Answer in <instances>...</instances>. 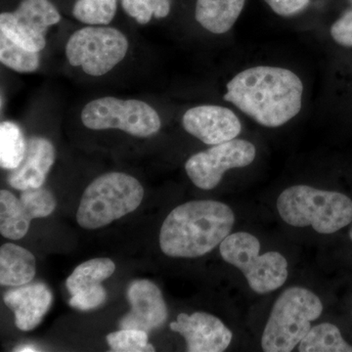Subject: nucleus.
Listing matches in <instances>:
<instances>
[{"label":"nucleus","instance_id":"b1692460","mask_svg":"<svg viewBox=\"0 0 352 352\" xmlns=\"http://www.w3.org/2000/svg\"><path fill=\"white\" fill-rule=\"evenodd\" d=\"M127 15L140 25H146L153 17L163 19L170 13L171 0H122Z\"/></svg>","mask_w":352,"mask_h":352},{"label":"nucleus","instance_id":"6e6552de","mask_svg":"<svg viewBox=\"0 0 352 352\" xmlns=\"http://www.w3.org/2000/svg\"><path fill=\"white\" fill-rule=\"evenodd\" d=\"M82 122L94 131L120 129L135 138H150L161 129L159 113L146 102L101 97L82 109Z\"/></svg>","mask_w":352,"mask_h":352},{"label":"nucleus","instance_id":"a211bd4d","mask_svg":"<svg viewBox=\"0 0 352 352\" xmlns=\"http://www.w3.org/2000/svg\"><path fill=\"white\" fill-rule=\"evenodd\" d=\"M34 254L20 245L4 244L0 248V284L19 287L29 284L36 276Z\"/></svg>","mask_w":352,"mask_h":352},{"label":"nucleus","instance_id":"ddd939ff","mask_svg":"<svg viewBox=\"0 0 352 352\" xmlns=\"http://www.w3.org/2000/svg\"><path fill=\"white\" fill-rule=\"evenodd\" d=\"M170 327L184 338L189 352L224 351L233 338L232 332L220 319L206 312L179 314Z\"/></svg>","mask_w":352,"mask_h":352},{"label":"nucleus","instance_id":"c756f323","mask_svg":"<svg viewBox=\"0 0 352 352\" xmlns=\"http://www.w3.org/2000/svg\"><path fill=\"white\" fill-rule=\"evenodd\" d=\"M349 237H351V240L352 241V226L351 230H349Z\"/></svg>","mask_w":352,"mask_h":352},{"label":"nucleus","instance_id":"4be33fe9","mask_svg":"<svg viewBox=\"0 0 352 352\" xmlns=\"http://www.w3.org/2000/svg\"><path fill=\"white\" fill-rule=\"evenodd\" d=\"M0 62L18 73H32L38 69V52L25 50L0 32Z\"/></svg>","mask_w":352,"mask_h":352},{"label":"nucleus","instance_id":"a878e982","mask_svg":"<svg viewBox=\"0 0 352 352\" xmlns=\"http://www.w3.org/2000/svg\"><path fill=\"white\" fill-rule=\"evenodd\" d=\"M106 298H107V293L100 284L91 287V288L83 289V291L78 292V293L72 296V298L69 300V305L72 307L76 308V309L87 311V310H91L100 307L101 305L105 302Z\"/></svg>","mask_w":352,"mask_h":352},{"label":"nucleus","instance_id":"5701e85b","mask_svg":"<svg viewBox=\"0 0 352 352\" xmlns=\"http://www.w3.org/2000/svg\"><path fill=\"white\" fill-rule=\"evenodd\" d=\"M118 0H76L73 16L89 25H107L115 18Z\"/></svg>","mask_w":352,"mask_h":352},{"label":"nucleus","instance_id":"9d476101","mask_svg":"<svg viewBox=\"0 0 352 352\" xmlns=\"http://www.w3.org/2000/svg\"><path fill=\"white\" fill-rule=\"evenodd\" d=\"M256 156L252 143L233 139L193 155L185 164V170L198 188L212 190L219 184L227 170L250 166Z\"/></svg>","mask_w":352,"mask_h":352},{"label":"nucleus","instance_id":"aec40b11","mask_svg":"<svg viewBox=\"0 0 352 352\" xmlns=\"http://www.w3.org/2000/svg\"><path fill=\"white\" fill-rule=\"evenodd\" d=\"M300 352H352L337 326L322 323L310 329L305 339L298 344Z\"/></svg>","mask_w":352,"mask_h":352},{"label":"nucleus","instance_id":"f257e3e1","mask_svg":"<svg viewBox=\"0 0 352 352\" xmlns=\"http://www.w3.org/2000/svg\"><path fill=\"white\" fill-rule=\"evenodd\" d=\"M226 88L224 100L263 126H284L302 110V82L288 69L252 67L234 76Z\"/></svg>","mask_w":352,"mask_h":352},{"label":"nucleus","instance_id":"bb28decb","mask_svg":"<svg viewBox=\"0 0 352 352\" xmlns=\"http://www.w3.org/2000/svg\"><path fill=\"white\" fill-rule=\"evenodd\" d=\"M333 41L342 46L352 47V9H349L331 27Z\"/></svg>","mask_w":352,"mask_h":352},{"label":"nucleus","instance_id":"dca6fc26","mask_svg":"<svg viewBox=\"0 0 352 352\" xmlns=\"http://www.w3.org/2000/svg\"><path fill=\"white\" fill-rule=\"evenodd\" d=\"M15 314V323L21 331L38 327L52 305L50 289L43 283H34L7 292L3 298Z\"/></svg>","mask_w":352,"mask_h":352},{"label":"nucleus","instance_id":"f3484780","mask_svg":"<svg viewBox=\"0 0 352 352\" xmlns=\"http://www.w3.org/2000/svg\"><path fill=\"white\" fill-rule=\"evenodd\" d=\"M245 2V0H196V21L212 34H226L237 22Z\"/></svg>","mask_w":352,"mask_h":352},{"label":"nucleus","instance_id":"1a4fd4ad","mask_svg":"<svg viewBox=\"0 0 352 352\" xmlns=\"http://www.w3.org/2000/svg\"><path fill=\"white\" fill-rule=\"evenodd\" d=\"M61 19L50 0H21L12 12L0 14V32L25 50L39 52L45 48L48 29Z\"/></svg>","mask_w":352,"mask_h":352},{"label":"nucleus","instance_id":"7ed1b4c3","mask_svg":"<svg viewBox=\"0 0 352 352\" xmlns=\"http://www.w3.org/2000/svg\"><path fill=\"white\" fill-rule=\"evenodd\" d=\"M277 210L287 224L312 226L316 232L333 234L352 222V200L337 191H326L308 185L284 190L277 200Z\"/></svg>","mask_w":352,"mask_h":352},{"label":"nucleus","instance_id":"4468645a","mask_svg":"<svg viewBox=\"0 0 352 352\" xmlns=\"http://www.w3.org/2000/svg\"><path fill=\"white\" fill-rule=\"evenodd\" d=\"M131 309L120 322V329L151 332L163 326L168 319V307L161 289L149 280L132 282L127 289Z\"/></svg>","mask_w":352,"mask_h":352},{"label":"nucleus","instance_id":"cd10ccee","mask_svg":"<svg viewBox=\"0 0 352 352\" xmlns=\"http://www.w3.org/2000/svg\"><path fill=\"white\" fill-rule=\"evenodd\" d=\"M265 2L277 15L289 17L305 10L310 0H265Z\"/></svg>","mask_w":352,"mask_h":352},{"label":"nucleus","instance_id":"f03ea898","mask_svg":"<svg viewBox=\"0 0 352 352\" xmlns=\"http://www.w3.org/2000/svg\"><path fill=\"white\" fill-rule=\"evenodd\" d=\"M234 222L233 210L221 201H187L164 219L160 232L161 250L171 258L205 256L230 235Z\"/></svg>","mask_w":352,"mask_h":352},{"label":"nucleus","instance_id":"412c9836","mask_svg":"<svg viewBox=\"0 0 352 352\" xmlns=\"http://www.w3.org/2000/svg\"><path fill=\"white\" fill-rule=\"evenodd\" d=\"M27 142L24 134L12 122H2L0 124V166L4 170L17 168L24 160Z\"/></svg>","mask_w":352,"mask_h":352},{"label":"nucleus","instance_id":"393cba45","mask_svg":"<svg viewBox=\"0 0 352 352\" xmlns=\"http://www.w3.org/2000/svg\"><path fill=\"white\" fill-rule=\"evenodd\" d=\"M107 342L111 351L116 352L155 351V347L148 342L147 333L134 329H120L119 332L109 333Z\"/></svg>","mask_w":352,"mask_h":352},{"label":"nucleus","instance_id":"39448f33","mask_svg":"<svg viewBox=\"0 0 352 352\" xmlns=\"http://www.w3.org/2000/svg\"><path fill=\"white\" fill-rule=\"evenodd\" d=\"M144 197L142 185L133 176L109 173L88 185L76 212L85 229H98L134 212Z\"/></svg>","mask_w":352,"mask_h":352},{"label":"nucleus","instance_id":"0eeeda50","mask_svg":"<svg viewBox=\"0 0 352 352\" xmlns=\"http://www.w3.org/2000/svg\"><path fill=\"white\" fill-rule=\"evenodd\" d=\"M129 41L119 30L87 25L69 36L66 44L67 59L92 76L106 75L126 57Z\"/></svg>","mask_w":352,"mask_h":352},{"label":"nucleus","instance_id":"2eb2a0df","mask_svg":"<svg viewBox=\"0 0 352 352\" xmlns=\"http://www.w3.org/2000/svg\"><path fill=\"white\" fill-rule=\"evenodd\" d=\"M56 152L47 139L32 138L27 142L24 160L8 176V183L14 189L25 191L39 188L54 164Z\"/></svg>","mask_w":352,"mask_h":352},{"label":"nucleus","instance_id":"6ab92c4d","mask_svg":"<svg viewBox=\"0 0 352 352\" xmlns=\"http://www.w3.org/2000/svg\"><path fill=\"white\" fill-rule=\"evenodd\" d=\"M116 270L115 263L110 258H94L85 261L74 270L67 279L66 286L72 296L83 289L100 285L112 276Z\"/></svg>","mask_w":352,"mask_h":352},{"label":"nucleus","instance_id":"c85d7f7f","mask_svg":"<svg viewBox=\"0 0 352 352\" xmlns=\"http://www.w3.org/2000/svg\"><path fill=\"white\" fill-rule=\"evenodd\" d=\"M15 351H21V352H30V351H39L38 347L34 346H31V344H25V346H21L16 347L14 349Z\"/></svg>","mask_w":352,"mask_h":352},{"label":"nucleus","instance_id":"20e7f679","mask_svg":"<svg viewBox=\"0 0 352 352\" xmlns=\"http://www.w3.org/2000/svg\"><path fill=\"white\" fill-rule=\"evenodd\" d=\"M322 311L323 305L314 292L302 287L285 289L273 305L264 328L261 337L263 351H293Z\"/></svg>","mask_w":352,"mask_h":352},{"label":"nucleus","instance_id":"f8f14e48","mask_svg":"<svg viewBox=\"0 0 352 352\" xmlns=\"http://www.w3.org/2000/svg\"><path fill=\"white\" fill-rule=\"evenodd\" d=\"M182 126L194 138L212 146L233 140L242 131L237 115L230 109L217 105L189 109L183 115Z\"/></svg>","mask_w":352,"mask_h":352},{"label":"nucleus","instance_id":"9b49d317","mask_svg":"<svg viewBox=\"0 0 352 352\" xmlns=\"http://www.w3.org/2000/svg\"><path fill=\"white\" fill-rule=\"evenodd\" d=\"M56 200L48 190L28 189L21 198L7 190L0 191V233L7 239L19 240L29 231L32 219L52 214Z\"/></svg>","mask_w":352,"mask_h":352},{"label":"nucleus","instance_id":"423d86ee","mask_svg":"<svg viewBox=\"0 0 352 352\" xmlns=\"http://www.w3.org/2000/svg\"><path fill=\"white\" fill-rule=\"evenodd\" d=\"M219 252L227 263L244 274L252 291L259 295L276 291L288 279V261L283 254L267 252L261 256V243L252 234H230L220 244Z\"/></svg>","mask_w":352,"mask_h":352}]
</instances>
